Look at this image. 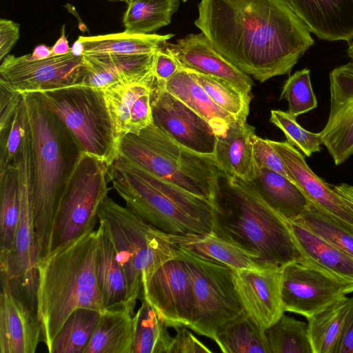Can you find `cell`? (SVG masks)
I'll return each instance as SVG.
<instances>
[{"instance_id": "681fc988", "label": "cell", "mask_w": 353, "mask_h": 353, "mask_svg": "<svg viewBox=\"0 0 353 353\" xmlns=\"http://www.w3.org/2000/svg\"><path fill=\"white\" fill-rule=\"evenodd\" d=\"M331 187L345 206L353 213V186L342 183L339 185H331Z\"/></svg>"}, {"instance_id": "8d00e7d4", "label": "cell", "mask_w": 353, "mask_h": 353, "mask_svg": "<svg viewBox=\"0 0 353 353\" xmlns=\"http://www.w3.org/2000/svg\"><path fill=\"white\" fill-rule=\"evenodd\" d=\"M101 312L78 308L67 318L57 333L50 353H83L97 325Z\"/></svg>"}, {"instance_id": "836d02e7", "label": "cell", "mask_w": 353, "mask_h": 353, "mask_svg": "<svg viewBox=\"0 0 353 353\" xmlns=\"http://www.w3.org/2000/svg\"><path fill=\"white\" fill-rule=\"evenodd\" d=\"M215 343L223 353H271L265 330L244 310L225 326Z\"/></svg>"}, {"instance_id": "44dd1931", "label": "cell", "mask_w": 353, "mask_h": 353, "mask_svg": "<svg viewBox=\"0 0 353 353\" xmlns=\"http://www.w3.org/2000/svg\"><path fill=\"white\" fill-rule=\"evenodd\" d=\"M155 83H120L103 88L105 103L117 141L138 133L152 123V91Z\"/></svg>"}, {"instance_id": "ac0fdd59", "label": "cell", "mask_w": 353, "mask_h": 353, "mask_svg": "<svg viewBox=\"0 0 353 353\" xmlns=\"http://www.w3.org/2000/svg\"><path fill=\"white\" fill-rule=\"evenodd\" d=\"M236 295L243 310L263 330L284 314L283 267L232 270Z\"/></svg>"}, {"instance_id": "7dc6e473", "label": "cell", "mask_w": 353, "mask_h": 353, "mask_svg": "<svg viewBox=\"0 0 353 353\" xmlns=\"http://www.w3.org/2000/svg\"><path fill=\"white\" fill-rule=\"evenodd\" d=\"M19 37V25L13 21L0 19V60L2 61Z\"/></svg>"}, {"instance_id": "60d3db41", "label": "cell", "mask_w": 353, "mask_h": 353, "mask_svg": "<svg viewBox=\"0 0 353 353\" xmlns=\"http://www.w3.org/2000/svg\"><path fill=\"white\" fill-rule=\"evenodd\" d=\"M279 99L288 101L287 112L295 117L315 109L317 100L312 88L310 70L304 68L290 76L283 86Z\"/></svg>"}, {"instance_id": "ffe728a7", "label": "cell", "mask_w": 353, "mask_h": 353, "mask_svg": "<svg viewBox=\"0 0 353 353\" xmlns=\"http://www.w3.org/2000/svg\"><path fill=\"white\" fill-rule=\"evenodd\" d=\"M268 141L279 153L295 183L310 203L353 230V213L340 199L331 185L311 170L302 153L287 141Z\"/></svg>"}, {"instance_id": "f35d334b", "label": "cell", "mask_w": 353, "mask_h": 353, "mask_svg": "<svg viewBox=\"0 0 353 353\" xmlns=\"http://www.w3.org/2000/svg\"><path fill=\"white\" fill-rule=\"evenodd\" d=\"M187 71L218 106L236 120L246 122L252 99L251 94H245L225 80Z\"/></svg>"}, {"instance_id": "ba28073f", "label": "cell", "mask_w": 353, "mask_h": 353, "mask_svg": "<svg viewBox=\"0 0 353 353\" xmlns=\"http://www.w3.org/2000/svg\"><path fill=\"white\" fill-rule=\"evenodd\" d=\"M34 94L63 123L82 152L108 166L112 162L118 154V141L103 88L75 85Z\"/></svg>"}, {"instance_id": "6f0895ef", "label": "cell", "mask_w": 353, "mask_h": 353, "mask_svg": "<svg viewBox=\"0 0 353 353\" xmlns=\"http://www.w3.org/2000/svg\"><path fill=\"white\" fill-rule=\"evenodd\" d=\"M183 1H187V0H183Z\"/></svg>"}, {"instance_id": "f546056e", "label": "cell", "mask_w": 353, "mask_h": 353, "mask_svg": "<svg viewBox=\"0 0 353 353\" xmlns=\"http://www.w3.org/2000/svg\"><path fill=\"white\" fill-rule=\"evenodd\" d=\"M251 182L265 201L288 221L299 217L310 203L296 184L268 168L255 166Z\"/></svg>"}, {"instance_id": "603a6c76", "label": "cell", "mask_w": 353, "mask_h": 353, "mask_svg": "<svg viewBox=\"0 0 353 353\" xmlns=\"http://www.w3.org/2000/svg\"><path fill=\"white\" fill-rule=\"evenodd\" d=\"M288 221L301 255V263L334 280L346 294L353 292V256Z\"/></svg>"}, {"instance_id": "f6af8a7d", "label": "cell", "mask_w": 353, "mask_h": 353, "mask_svg": "<svg viewBox=\"0 0 353 353\" xmlns=\"http://www.w3.org/2000/svg\"><path fill=\"white\" fill-rule=\"evenodd\" d=\"M181 68L176 59L165 46L154 53L152 74L157 82L166 81Z\"/></svg>"}, {"instance_id": "5b68a950", "label": "cell", "mask_w": 353, "mask_h": 353, "mask_svg": "<svg viewBox=\"0 0 353 353\" xmlns=\"http://www.w3.org/2000/svg\"><path fill=\"white\" fill-rule=\"evenodd\" d=\"M108 176L126 205L159 230L177 236L213 232L211 201L157 178L119 154L108 165Z\"/></svg>"}, {"instance_id": "d6986e66", "label": "cell", "mask_w": 353, "mask_h": 353, "mask_svg": "<svg viewBox=\"0 0 353 353\" xmlns=\"http://www.w3.org/2000/svg\"><path fill=\"white\" fill-rule=\"evenodd\" d=\"M181 67L204 75L225 80L247 94H251L254 82L220 54L203 32L190 34L174 43H165Z\"/></svg>"}, {"instance_id": "7bdbcfd3", "label": "cell", "mask_w": 353, "mask_h": 353, "mask_svg": "<svg viewBox=\"0 0 353 353\" xmlns=\"http://www.w3.org/2000/svg\"><path fill=\"white\" fill-rule=\"evenodd\" d=\"M28 116L23 96L10 121L0 128V172L13 163L23 139Z\"/></svg>"}, {"instance_id": "9f6ffc18", "label": "cell", "mask_w": 353, "mask_h": 353, "mask_svg": "<svg viewBox=\"0 0 353 353\" xmlns=\"http://www.w3.org/2000/svg\"><path fill=\"white\" fill-rule=\"evenodd\" d=\"M131 0H125V2L128 3L129 1H130Z\"/></svg>"}, {"instance_id": "52a82bcc", "label": "cell", "mask_w": 353, "mask_h": 353, "mask_svg": "<svg viewBox=\"0 0 353 353\" xmlns=\"http://www.w3.org/2000/svg\"><path fill=\"white\" fill-rule=\"evenodd\" d=\"M98 220L110 240L127 281L128 303L134 310L143 287L166 261L180 255L171 234L156 228L132 209L107 196Z\"/></svg>"}, {"instance_id": "ee69618b", "label": "cell", "mask_w": 353, "mask_h": 353, "mask_svg": "<svg viewBox=\"0 0 353 353\" xmlns=\"http://www.w3.org/2000/svg\"><path fill=\"white\" fill-rule=\"evenodd\" d=\"M252 153L256 167L268 168L295 183L284 161L269 143L268 139H262L255 134L252 139Z\"/></svg>"}, {"instance_id": "83f0119b", "label": "cell", "mask_w": 353, "mask_h": 353, "mask_svg": "<svg viewBox=\"0 0 353 353\" xmlns=\"http://www.w3.org/2000/svg\"><path fill=\"white\" fill-rule=\"evenodd\" d=\"M158 83L203 117L216 137L225 134L238 121L218 106L185 69L181 68L166 81Z\"/></svg>"}, {"instance_id": "4fadbf2b", "label": "cell", "mask_w": 353, "mask_h": 353, "mask_svg": "<svg viewBox=\"0 0 353 353\" xmlns=\"http://www.w3.org/2000/svg\"><path fill=\"white\" fill-rule=\"evenodd\" d=\"M152 123L178 143L201 154L214 156L217 137L210 124L156 80L152 91Z\"/></svg>"}, {"instance_id": "30bf717a", "label": "cell", "mask_w": 353, "mask_h": 353, "mask_svg": "<svg viewBox=\"0 0 353 353\" xmlns=\"http://www.w3.org/2000/svg\"><path fill=\"white\" fill-rule=\"evenodd\" d=\"M178 249L188 268L194 298L188 327L216 342L225 326L243 311L234 288L232 270Z\"/></svg>"}, {"instance_id": "1f68e13d", "label": "cell", "mask_w": 353, "mask_h": 353, "mask_svg": "<svg viewBox=\"0 0 353 353\" xmlns=\"http://www.w3.org/2000/svg\"><path fill=\"white\" fill-rule=\"evenodd\" d=\"M20 215L17 169L12 163L0 172V263L11 252Z\"/></svg>"}, {"instance_id": "484cf974", "label": "cell", "mask_w": 353, "mask_h": 353, "mask_svg": "<svg viewBox=\"0 0 353 353\" xmlns=\"http://www.w3.org/2000/svg\"><path fill=\"white\" fill-rule=\"evenodd\" d=\"M171 237L179 249L232 270L264 268L259 264L256 254L214 232L191 236L171 235Z\"/></svg>"}, {"instance_id": "7c38bea8", "label": "cell", "mask_w": 353, "mask_h": 353, "mask_svg": "<svg viewBox=\"0 0 353 353\" xmlns=\"http://www.w3.org/2000/svg\"><path fill=\"white\" fill-rule=\"evenodd\" d=\"M85 72L83 55L69 52L34 60L30 54H8L0 65V85L19 94L43 92L82 85Z\"/></svg>"}, {"instance_id": "8992f818", "label": "cell", "mask_w": 353, "mask_h": 353, "mask_svg": "<svg viewBox=\"0 0 353 353\" xmlns=\"http://www.w3.org/2000/svg\"><path fill=\"white\" fill-rule=\"evenodd\" d=\"M118 154L151 174L214 203L223 173L214 156L178 143L153 123L118 139Z\"/></svg>"}, {"instance_id": "8fae6325", "label": "cell", "mask_w": 353, "mask_h": 353, "mask_svg": "<svg viewBox=\"0 0 353 353\" xmlns=\"http://www.w3.org/2000/svg\"><path fill=\"white\" fill-rule=\"evenodd\" d=\"M19 176L20 215L13 248L0 263L1 279L37 295L38 252L34 224V159L28 121L14 161Z\"/></svg>"}, {"instance_id": "f1b7e54d", "label": "cell", "mask_w": 353, "mask_h": 353, "mask_svg": "<svg viewBox=\"0 0 353 353\" xmlns=\"http://www.w3.org/2000/svg\"><path fill=\"white\" fill-rule=\"evenodd\" d=\"M97 232L95 276L103 308L130 307L125 275L117 260L113 245L100 225Z\"/></svg>"}, {"instance_id": "b9f144b4", "label": "cell", "mask_w": 353, "mask_h": 353, "mask_svg": "<svg viewBox=\"0 0 353 353\" xmlns=\"http://www.w3.org/2000/svg\"><path fill=\"white\" fill-rule=\"evenodd\" d=\"M270 121L285 134L287 141L305 156L310 157L313 153L321 150V139L319 133H314L302 128L296 117L288 112L272 110Z\"/></svg>"}, {"instance_id": "3957f363", "label": "cell", "mask_w": 353, "mask_h": 353, "mask_svg": "<svg viewBox=\"0 0 353 353\" xmlns=\"http://www.w3.org/2000/svg\"><path fill=\"white\" fill-rule=\"evenodd\" d=\"M97 242L96 230L51 250L37 263V312L48 352L73 311L103 310L95 276Z\"/></svg>"}, {"instance_id": "e575fe53", "label": "cell", "mask_w": 353, "mask_h": 353, "mask_svg": "<svg viewBox=\"0 0 353 353\" xmlns=\"http://www.w3.org/2000/svg\"><path fill=\"white\" fill-rule=\"evenodd\" d=\"M137 311V321L132 353H170L173 337L159 312L143 296Z\"/></svg>"}, {"instance_id": "7402d4cb", "label": "cell", "mask_w": 353, "mask_h": 353, "mask_svg": "<svg viewBox=\"0 0 353 353\" xmlns=\"http://www.w3.org/2000/svg\"><path fill=\"white\" fill-rule=\"evenodd\" d=\"M319 39L348 41L353 35V0H285Z\"/></svg>"}, {"instance_id": "d6a6232c", "label": "cell", "mask_w": 353, "mask_h": 353, "mask_svg": "<svg viewBox=\"0 0 353 353\" xmlns=\"http://www.w3.org/2000/svg\"><path fill=\"white\" fill-rule=\"evenodd\" d=\"M350 305L345 297L307 318L312 353H336Z\"/></svg>"}, {"instance_id": "9a60e30c", "label": "cell", "mask_w": 353, "mask_h": 353, "mask_svg": "<svg viewBox=\"0 0 353 353\" xmlns=\"http://www.w3.org/2000/svg\"><path fill=\"white\" fill-rule=\"evenodd\" d=\"M1 281L0 352L34 353L42 334L37 298Z\"/></svg>"}, {"instance_id": "d4e9b609", "label": "cell", "mask_w": 353, "mask_h": 353, "mask_svg": "<svg viewBox=\"0 0 353 353\" xmlns=\"http://www.w3.org/2000/svg\"><path fill=\"white\" fill-rule=\"evenodd\" d=\"M155 52L94 54L90 70V83L105 88L120 83L152 82L155 80L152 74Z\"/></svg>"}, {"instance_id": "cb8c5ba5", "label": "cell", "mask_w": 353, "mask_h": 353, "mask_svg": "<svg viewBox=\"0 0 353 353\" xmlns=\"http://www.w3.org/2000/svg\"><path fill=\"white\" fill-rule=\"evenodd\" d=\"M254 128L247 122L236 121L225 134L217 136L214 158L225 177L252 181L255 176L252 153Z\"/></svg>"}, {"instance_id": "4316f807", "label": "cell", "mask_w": 353, "mask_h": 353, "mask_svg": "<svg viewBox=\"0 0 353 353\" xmlns=\"http://www.w3.org/2000/svg\"><path fill=\"white\" fill-rule=\"evenodd\" d=\"M137 321L130 307L103 310L83 353H132Z\"/></svg>"}, {"instance_id": "5bb4252c", "label": "cell", "mask_w": 353, "mask_h": 353, "mask_svg": "<svg viewBox=\"0 0 353 353\" xmlns=\"http://www.w3.org/2000/svg\"><path fill=\"white\" fill-rule=\"evenodd\" d=\"M140 296L146 298L169 327H188L194 312V298L191 278L181 255L160 266L143 287Z\"/></svg>"}, {"instance_id": "7a4b0ae2", "label": "cell", "mask_w": 353, "mask_h": 353, "mask_svg": "<svg viewBox=\"0 0 353 353\" xmlns=\"http://www.w3.org/2000/svg\"><path fill=\"white\" fill-rule=\"evenodd\" d=\"M221 180L213 232L256 254L263 268L301 261L289 221L270 207L251 181Z\"/></svg>"}, {"instance_id": "ab89813d", "label": "cell", "mask_w": 353, "mask_h": 353, "mask_svg": "<svg viewBox=\"0 0 353 353\" xmlns=\"http://www.w3.org/2000/svg\"><path fill=\"white\" fill-rule=\"evenodd\" d=\"M265 334L271 353H312L305 322L283 314Z\"/></svg>"}, {"instance_id": "d590c367", "label": "cell", "mask_w": 353, "mask_h": 353, "mask_svg": "<svg viewBox=\"0 0 353 353\" xmlns=\"http://www.w3.org/2000/svg\"><path fill=\"white\" fill-rule=\"evenodd\" d=\"M181 0H131L123 17L125 31L151 34L171 21Z\"/></svg>"}, {"instance_id": "f5cc1de1", "label": "cell", "mask_w": 353, "mask_h": 353, "mask_svg": "<svg viewBox=\"0 0 353 353\" xmlns=\"http://www.w3.org/2000/svg\"><path fill=\"white\" fill-rule=\"evenodd\" d=\"M84 44L79 37L70 47V52L76 57H81L84 54Z\"/></svg>"}, {"instance_id": "9c48e42d", "label": "cell", "mask_w": 353, "mask_h": 353, "mask_svg": "<svg viewBox=\"0 0 353 353\" xmlns=\"http://www.w3.org/2000/svg\"><path fill=\"white\" fill-rule=\"evenodd\" d=\"M109 182L106 163L81 152L57 209L50 251L94 230Z\"/></svg>"}, {"instance_id": "277c9868", "label": "cell", "mask_w": 353, "mask_h": 353, "mask_svg": "<svg viewBox=\"0 0 353 353\" xmlns=\"http://www.w3.org/2000/svg\"><path fill=\"white\" fill-rule=\"evenodd\" d=\"M23 96L32 138L33 216L39 261L50 252L57 209L82 151L63 123L34 93Z\"/></svg>"}, {"instance_id": "db71d44e", "label": "cell", "mask_w": 353, "mask_h": 353, "mask_svg": "<svg viewBox=\"0 0 353 353\" xmlns=\"http://www.w3.org/2000/svg\"><path fill=\"white\" fill-rule=\"evenodd\" d=\"M347 41V44H348L347 50V55H348L349 58L350 59V61H353V35Z\"/></svg>"}, {"instance_id": "4dcf8cb0", "label": "cell", "mask_w": 353, "mask_h": 353, "mask_svg": "<svg viewBox=\"0 0 353 353\" xmlns=\"http://www.w3.org/2000/svg\"><path fill=\"white\" fill-rule=\"evenodd\" d=\"M173 34L119 33L79 37L85 47L84 54H150L162 48Z\"/></svg>"}, {"instance_id": "2e32d148", "label": "cell", "mask_w": 353, "mask_h": 353, "mask_svg": "<svg viewBox=\"0 0 353 353\" xmlns=\"http://www.w3.org/2000/svg\"><path fill=\"white\" fill-rule=\"evenodd\" d=\"M330 111L319 132L336 165L353 155V61L334 68L329 74Z\"/></svg>"}, {"instance_id": "e0dca14e", "label": "cell", "mask_w": 353, "mask_h": 353, "mask_svg": "<svg viewBox=\"0 0 353 353\" xmlns=\"http://www.w3.org/2000/svg\"><path fill=\"white\" fill-rule=\"evenodd\" d=\"M346 297L343 288L321 272L299 262L283 267L282 300L285 312L306 319Z\"/></svg>"}, {"instance_id": "11a10c76", "label": "cell", "mask_w": 353, "mask_h": 353, "mask_svg": "<svg viewBox=\"0 0 353 353\" xmlns=\"http://www.w3.org/2000/svg\"><path fill=\"white\" fill-rule=\"evenodd\" d=\"M108 1H125V0H108Z\"/></svg>"}, {"instance_id": "816d5d0a", "label": "cell", "mask_w": 353, "mask_h": 353, "mask_svg": "<svg viewBox=\"0 0 353 353\" xmlns=\"http://www.w3.org/2000/svg\"><path fill=\"white\" fill-rule=\"evenodd\" d=\"M51 56V48L44 44H40L34 48L32 53L30 54V58L34 60H41Z\"/></svg>"}, {"instance_id": "74e56055", "label": "cell", "mask_w": 353, "mask_h": 353, "mask_svg": "<svg viewBox=\"0 0 353 353\" xmlns=\"http://www.w3.org/2000/svg\"><path fill=\"white\" fill-rule=\"evenodd\" d=\"M290 221L353 256V230L312 203L299 217Z\"/></svg>"}, {"instance_id": "c3c4849f", "label": "cell", "mask_w": 353, "mask_h": 353, "mask_svg": "<svg viewBox=\"0 0 353 353\" xmlns=\"http://www.w3.org/2000/svg\"><path fill=\"white\" fill-rule=\"evenodd\" d=\"M336 353H353V296L350 297V305Z\"/></svg>"}, {"instance_id": "bcb514c9", "label": "cell", "mask_w": 353, "mask_h": 353, "mask_svg": "<svg viewBox=\"0 0 353 353\" xmlns=\"http://www.w3.org/2000/svg\"><path fill=\"white\" fill-rule=\"evenodd\" d=\"M188 328L184 325L174 327L176 335L173 337L170 353H211L212 350L193 335Z\"/></svg>"}, {"instance_id": "f907efd6", "label": "cell", "mask_w": 353, "mask_h": 353, "mask_svg": "<svg viewBox=\"0 0 353 353\" xmlns=\"http://www.w3.org/2000/svg\"><path fill=\"white\" fill-rule=\"evenodd\" d=\"M65 25L61 28V35L50 48L52 56H60L70 52V47L65 33Z\"/></svg>"}, {"instance_id": "6da1fadb", "label": "cell", "mask_w": 353, "mask_h": 353, "mask_svg": "<svg viewBox=\"0 0 353 353\" xmlns=\"http://www.w3.org/2000/svg\"><path fill=\"white\" fill-rule=\"evenodd\" d=\"M198 11L214 48L261 83L289 74L314 43L285 0H201Z\"/></svg>"}]
</instances>
